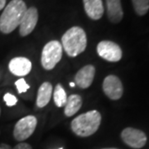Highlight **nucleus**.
<instances>
[{
  "instance_id": "obj_5",
  "label": "nucleus",
  "mask_w": 149,
  "mask_h": 149,
  "mask_svg": "<svg viewBox=\"0 0 149 149\" xmlns=\"http://www.w3.org/2000/svg\"><path fill=\"white\" fill-rule=\"evenodd\" d=\"M37 124V118L28 115L19 119L13 128V137L17 141L22 142L30 138L34 133Z\"/></svg>"
},
{
  "instance_id": "obj_22",
  "label": "nucleus",
  "mask_w": 149,
  "mask_h": 149,
  "mask_svg": "<svg viewBox=\"0 0 149 149\" xmlns=\"http://www.w3.org/2000/svg\"><path fill=\"white\" fill-rule=\"evenodd\" d=\"M6 4V0H0V11L2 10Z\"/></svg>"
},
{
  "instance_id": "obj_9",
  "label": "nucleus",
  "mask_w": 149,
  "mask_h": 149,
  "mask_svg": "<svg viewBox=\"0 0 149 149\" xmlns=\"http://www.w3.org/2000/svg\"><path fill=\"white\" fill-rule=\"evenodd\" d=\"M38 21V12L35 7L27 8L22 17L19 25V33L22 37H26L34 30Z\"/></svg>"
},
{
  "instance_id": "obj_12",
  "label": "nucleus",
  "mask_w": 149,
  "mask_h": 149,
  "mask_svg": "<svg viewBox=\"0 0 149 149\" xmlns=\"http://www.w3.org/2000/svg\"><path fill=\"white\" fill-rule=\"evenodd\" d=\"M84 8L87 16L93 20L100 19L104 8L102 0H83Z\"/></svg>"
},
{
  "instance_id": "obj_8",
  "label": "nucleus",
  "mask_w": 149,
  "mask_h": 149,
  "mask_svg": "<svg viewBox=\"0 0 149 149\" xmlns=\"http://www.w3.org/2000/svg\"><path fill=\"white\" fill-rule=\"evenodd\" d=\"M103 91L110 100H119L123 93L122 82L116 75H108L103 82Z\"/></svg>"
},
{
  "instance_id": "obj_2",
  "label": "nucleus",
  "mask_w": 149,
  "mask_h": 149,
  "mask_svg": "<svg viewBox=\"0 0 149 149\" xmlns=\"http://www.w3.org/2000/svg\"><path fill=\"white\" fill-rule=\"evenodd\" d=\"M101 123V114L97 110H91L80 114L71 122V129L79 137H89L96 133Z\"/></svg>"
},
{
  "instance_id": "obj_13",
  "label": "nucleus",
  "mask_w": 149,
  "mask_h": 149,
  "mask_svg": "<svg viewBox=\"0 0 149 149\" xmlns=\"http://www.w3.org/2000/svg\"><path fill=\"white\" fill-rule=\"evenodd\" d=\"M107 15L113 23H118L123 17L121 0H106Z\"/></svg>"
},
{
  "instance_id": "obj_18",
  "label": "nucleus",
  "mask_w": 149,
  "mask_h": 149,
  "mask_svg": "<svg viewBox=\"0 0 149 149\" xmlns=\"http://www.w3.org/2000/svg\"><path fill=\"white\" fill-rule=\"evenodd\" d=\"M15 85L17 87V92L19 94H22V93H25L27 90H29L30 86L29 85H27L26 83L25 80L23 78H21L19 80H17L15 82Z\"/></svg>"
},
{
  "instance_id": "obj_3",
  "label": "nucleus",
  "mask_w": 149,
  "mask_h": 149,
  "mask_svg": "<svg viewBox=\"0 0 149 149\" xmlns=\"http://www.w3.org/2000/svg\"><path fill=\"white\" fill-rule=\"evenodd\" d=\"M61 46L70 57L84 52L87 46V37L83 28L72 27L65 32L61 38Z\"/></svg>"
},
{
  "instance_id": "obj_10",
  "label": "nucleus",
  "mask_w": 149,
  "mask_h": 149,
  "mask_svg": "<svg viewBox=\"0 0 149 149\" xmlns=\"http://www.w3.org/2000/svg\"><path fill=\"white\" fill-rule=\"evenodd\" d=\"M95 74V68L92 65H87L82 67L76 73L74 77V84L81 89L90 87L93 83Z\"/></svg>"
},
{
  "instance_id": "obj_1",
  "label": "nucleus",
  "mask_w": 149,
  "mask_h": 149,
  "mask_svg": "<svg viewBox=\"0 0 149 149\" xmlns=\"http://www.w3.org/2000/svg\"><path fill=\"white\" fill-rule=\"evenodd\" d=\"M27 8L22 0H12L0 16V32L8 34L21 23Z\"/></svg>"
},
{
  "instance_id": "obj_16",
  "label": "nucleus",
  "mask_w": 149,
  "mask_h": 149,
  "mask_svg": "<svg viewBox=\"0 0 149 149\" xmlns=\"http://www.w3.org/2000/svg\"><path fill=\"white\" fill-rule=\"evenodd\" d=\"M53 98L54 103L58 108H61L65 105V103L67 100V96L65 94V91L61 84H57L55 87Z\"/></svg>"
},
{
  "instance_id": "obj_7",
  "label": "nucleus",
  "mask_w": 149,
  "mask_h": 149,
  "mask_svg": "<svg viewBox=\"0 0 149 149\" xmlns=\"http://www.w3.org/2000/svg\"><path fill=\"white\" fill-rule=\"evenodd\" d=\"M123 141L133 148H142L147 143L146 134L137 128H126L121 133Z\"/></svg>"
},
{
  "instance_id": "obj_26",
  "label": "nucleus",
  "mask_w": 149,
  "mask_h": 149,
  "mask_svg": "<svg viewBox=\"0 0 149 149\" xmlns=\"http://www.w3.org/2000/svg\"><path fill=\"white\" fill-rule=\"evenodd\" d=\"M59 149H63V148H59Z\"/></svg>"
},
{
  "instance_id": "obj_17",
  "label": "nucleus",
  "mask_w": 149,
  "mask_h": 149,
  "mask_svg": "<svg viewBox=\"0 0 149 149\" xmlns=\"http://www.w3.org/2000/svg\"><path fill=\"white\" fill-rule=\"evenodd\" d=\"M133 8L139 16H144L149 10V0H132Z\"/></svg>"
},
{
  "instance_id": "obj_20",
  "label": "nucleus",
  "mask_w": 149,
  "mask_h": 149,
  "mask_svg": "<svg viewBox=\"0 0 149 149\" xmlns=\"http://www.w3.org/2000/svg\"><path fill=\"white\" fill-rule=\"evenodd\" d=\"M13 149H32V148L30 144L26 143H21L16 145Z\"/></svg>"
},
{
  "instance_id": "obj_19",
  "label": "nucleus",
  "mask_w": 149,
  "mask_h": 149,
  "mask_svg": "<svg viewBox=\"0 0 149 149\" xmlns=\"http://www.w3.org/2000/svg\"><path fill=\"white\" fill-rule=\"evenodd\" d=\"M3 100L5 101L6 104L8 107L14 106L17 103V99L16 96L13 95L9 93H7L5 94V95L3 96Z\"/></svg>"
},
{
  "instance_id": "obj_25",
  "label": "nucleus",
  "mask_w": 149,
  "mask_h": 149,
  "mask_svg": "<svg viewBox=\"0 0 149 149\" xmlns=\"http://www.w3.org/2000/svg\"><path fill=\"white\" fill-rule=\"evenodd\" d=\"M0 114H1V109H0Z\"/></svg>"
},
{
  "instance_id": "obj_14",
  "label": "nucleus",
  "mask_w": 149,
  "mask_h": 149,
  "mask_svg": "<svg viewBox=\"0 0 149 149\" xmlns=\"http://www.w3.org/2000/svg\"><path fill=\"white\" fill-rule=\"evenodd\" d=\"M52 95V85L50 82H44L39 87L37 96V105L39 108L45 107L50 102Z\"/></svg>"
},
{
  "instance_id": "obj_15",
  "label": "nucleus",
  "mask_w": 149,
  "mask_h": 149,
  "mask_svg": "<svg viewBox=\"0 0 149 149\" xmlns=\"http://www.w3.org/2000/svg\"><path fill=\"white\" fill-rule=\"evenodd\" d=\"M82 106V99L78 95H71L67 98L65 105V115L67 117H71L80 110Z\"/></svg>"
},
{
  "instance_id": "obj_23",
  "label": "nucleus",
  "mask_w": 149,
  "mask_h": 149,
  "mask_svg": "<svg viewBox=\"0 0 149 149\" xmlns=\"http://www.w3.org/2000/svg\"><path fill=\"white\" fill-rule=\"evenodd\" d=\"M70 87H74V86H75L74 82H70Z\"/></svg>"
},
{
  "instance_id": "obj_6",
  "label": "nucleus",
  "mask_w": 149,
  "mask_h": 149,
  "mask_svg": "<svg viewBox=\"0 0 149 149\" xmlns=\"http://www.w3.org/2000/svg\"><path fill=\"white\" fill-rule=\"evenodd\" d=\"M97 52L101 58L110 62H118L122 58L120 47L111 41H102L97 46Z\"/></svg>"
},
{
  "instance_id": "obj_21",
  "label": "nucleus",
  "mask_w": 149,
  "mask_h": 149,
  "mask_svg": "<svg viewBox=\"0 0 149 149\" xmlns=\"http://www.w3.org/2000/svg\"><path fill=\"white\" fill-rule=\"evenodd\" d=\"M0 149H13V148L9 145H8V144L2 143L0 144Z\"/></svg>"
},
{
  "instance_id": "obj_24",
  "label": "nucleus",
  "mask_w": 149,
  "mask_h": 149,
  "mask_svg": "<svg viewBox=\"0 0 149 149\" xmlns=\"http://www.w3.org/2000/svg\"><path fill=\"white\" fill-rule=\"evenodd\" d=\"M102 149H118V148H102Z\"/></svg>"
},
{
  "instance_id": "obj_11",
  "label": "nucleus",
  "mask_w": 149,
  "mask_h": 149,
  "mask_svg": "<svg viewBox=\"0 0 149 149\" xmlns=\"http://www.w3.org/2000/svg\"><path fill=\"white\" fill-rule=\"evenodd\" d=\"M8 69L16 76H24L31 71L32 62L26 57H15L10 61Z\"/></svg>"
},
{
  "instance_id": "obj_4",
  "label": "nucleus",
  "mask_w": 149,
  "mask_h": 149,
  "mask_svg": "<svg viewBox=\"0 0 149 149\" xmlns=\"http://www.w3.org/2000/svg\"><path fill=\"white\" fill-rule=\"evenodd\" d=\"M63 47L58 41H51L43 47L41 63L42 67L47 70H52L62 57Z\"/></svg>"
}]
</instances>
